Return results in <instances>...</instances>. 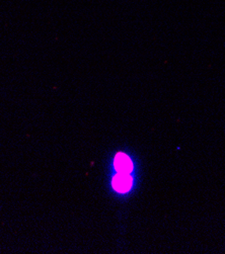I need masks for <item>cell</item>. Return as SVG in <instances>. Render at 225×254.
<instances>
[{
  "instance_id": "obj_1",
  "label": "cell",
  "mask_w": 225,
  "mask_h": 254,
  "mask_svg": "<svg viewBox=\"0 0 225 254\" xmlns=\"http://www.w3.org/2000/svg\"><path fill=\"white\" fill-rule=\"evenodd\" d=\"M132 178L128 173H119L113 179V186L116 191L120 193H126L131 189Z\"/></svg>"
},
{
  "instance_id": "obj_2",
  "label": "cell",
  "mask_w": 225,
  "mask_h": 254,
  "mask_svg": "<svg viewBox=\"0 0 225 254\" xmlns=\"http://www.w3.org/2000/svg\"><path fill=\"white\" fill-rule=\"evenodd\" d=\"M115 168L119 173H129L132 171L133 165L131 160L125 154H118L115 159Z\"/></svg>"
}]
</instances>
